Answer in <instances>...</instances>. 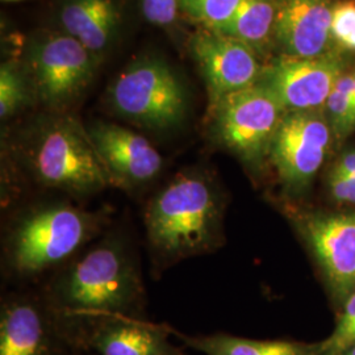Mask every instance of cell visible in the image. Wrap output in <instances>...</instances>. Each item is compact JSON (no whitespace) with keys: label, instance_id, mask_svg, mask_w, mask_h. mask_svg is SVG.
Instances as JSON below:
<instances>
[{"label":"cell","instance_id":"1","mask_svg":"<svg viewBox=\"0 0 355 355\" xmlns=\"http://www.w3.org/2000/svg\"><path fill=\"white\" fill-rule=\"evenodd\" d=\"M223 200L200 171L173 178L146 207L145 228L153 250L168 261L208 253L221 239Z\"/></svg>","mask_w":355,"mask_h":355},{"label":"cell","instance_id":"2","mask_svg":"<svg viewBox=\"0 0 355 355\" xmlns=\"http://www.w3.org/2000/svg\"><path fill=\"white\" fill-rule=\"evenodd\" d=\"M142 296L136 262L125 245L105 240L66 270L53 288V302L64 318L94 321L130 316Z\"/></svg>","mask_w":355,"mask_h":355},{"label":"cell","instance_id":"3","mask_svg":"<svg viewBox=\"0 0 355 355\" xmlns=\"http://www.w3.org/2000/svg\"><path fill=\"white\" fill-rule=\"evenodd\" d=\"M26 167L44 187L76 196L99 192L111 182L87 129L70 117H54L32 132Z\"/></svg>","mask_w":355,"mask_h":355},{"label":"cell","instance_id":"4","mask_svg":"<svg viewBox=\"0 0 355 355\" xmlns=\"http://www.w3.org/2000/svg\"><path fill=\"white\" fill-rule=\"evenodd\" d=\"M99 214L71 204L42 205L21 216L7 241L10 265L32 275L66 261L89 241L102 227Z\"/></svg>","mask_w":355,"mask_h":355},{"label":"cell","instance_id":"5","mask_svg":"<svg viewBox=\"0 0 355 355\" xmlns=\"http://www.w3.org/2000/svg\"><path fill=\"white\" fill-rule=\"evenodd\" d=\"M108 103L120 117L154 130L182 124L189 107L182 80L159 58H144L129 64L110 86Z\"/></svg>","mask_w":355,"mask_h":355},{"label":"cell","instance_id":"6","mask_svg":"<svg viewBox=\"0 0 355 355\" xmlns=\"http://www.w3.org/2000/svg\"><path fill=\"white\" fill-rule=\"evenodd\" d=\"M286 112L279 101L257 83L225 95L211 107L212 135L243 164L259 167Z\"/></svg>","mask_w":355,"mask_h":355},{"label":"cell","instance_id":"7","mask_svg":"<svg viewBox=\"0 0 355 355\" xmlns=\"http://www.w3.org/2000/svg\"><path fill=\"white\" fill-rule=\"evenodd\" d=\"M98 58L70 35H51L32 45L26 80L40 102L61 110L79 98L95 76Z\"/></svg>","mask_w":355,"mask_h":355},{"label":"cell","instance_id":"8","mask_svg":"<svg viewBox=\"0 0 355 355\" xmlns=\"http://www.w3.org/2000/svg\"><path fill=\"white\" fill-rule=\"evenodd\" d=\"M333 139L322 110L286 112L267 159L287 192L300 195L311 186L328 157Z\"/></svg>","mask_w":355,"mask_h":355},{"label":"cell","instance_id":"9","mask_svg":"<svg viewBox=\"0 0 355 355\" xmlns=\"http://www.w3.org/2000/svg\"><path fill=\"white\" fill-rule=\"evenodd\" d=\"M347 60L336 51L315 58L278 55L263 64L258 83L268 89L287 112L322 110Z\"/></svg>","mask_w":355,"mask_h":355},{"label":"cell","instance_id":"10","mask_svg":"<svg viewBox=\"0 0 355 355\" xmlns=\"http://www.w3.org/2000/svg\"><path fill=\"white\" fill-rule=\"evenodd\" d=\"M292 221L343 303L355 290V212H299Z\"/></svg>","mask_w":355,"mask_h":355},{"label":"cell","instance_id":"11","mask_svg":"<svg viewBox=\"0 0 355 355\" xmlns=\"http://www.w3.org/2000/svg\"><path fill=\"white\" fill-rule=\"evenodd\" d=\"M190 51L202 71L211 107L228 94L257 85L263 70L257 51L218 31L202 28L191 38Z\"/></svg>","mask_w":355,"mask_h":355},{"label":"cell","instance_id":"12","mask_svg":"<svg viewBox=\"0 0 355 355\" xmlns=\"http://www.w3.org/2000/svg\"><path fill=\"white\" fill-rule=\"evenodd\" d=\"M87 133L114 186L136 189L161 173V154L139 133L111 123H95Z\"/></svg>","mask_w":355,"mask_h":355},{"label":"cell","instance_id":"13","mask_svg":"<svg viewBox=\"0 0 355 355\" xmlns=\"http://www.w3.org/2000/svg\"><path fill=\"white\" fill-rule=\"evenodd\" d=\"M334 0H277L274 45L279 55L315 58L338 51L331 20Z\"/></svg>","mask_w":355,"mask_h":355},{"label":"cell","instance_id":"14","mask_svg":"<svg viewBox=\"0 0 355 355\" xmlns=\"http://www.w3.org/2000/svg\"><path fill=\"white\" fill-rule=\"evenodd\" d=\"M170 328L130 316H114L83 327L80 340L99 355H183L170 343Z\"/></svg>","mask_w":355,"mask_h":355},{"label":"cell","instance_id":"15","mask_svg":"<svg viewBox=\"0 0 355 355\" xmlns=\"http://www.w3.org/2000/svg\"><path fill=\"white\" fill-rule=\"evenodd\" d=\"M58 331L41 306L26 299L7 302L0 312V355H57Z\"/></svg>","mask_w":355,"mask_h":355},{"label":"cell","instance_id":"16","mask_svg":"<svg viewBox=\"0 0 355 355\" xmlns=\"http://www.w3.org/2000/svg\"><path fill=\"white\" fill-rule=\"evenodd\" d=\"M60 20L66 35L98 54L112 41L120 15L114 0H62Z\"/></svg>","mask_w":355,"mask_h":355},{"label":"cell","instance_id":"17","mask_svg":"<svg viewBox=\"0 0 355 355\" xmlns=\"http://www.w3.org/2000/svg\"><path fill=\"white\" fill-rule=\"evenodd\" d=\"M189 347L204 355H318L320 343L259 341L225 333L209 336H187L170 329Z\"/></svg>","mask_w":355,"mask_h":355},{"label":"cell","instance_id":"18","mask_svg":"<svg viewBox=\"0 0 355 355\" xmlns=\"http://www.w3.org/2000/svg\"><path fill=\"white\" fill-rule=\"evenodd\" d=\"M275 17L277 0H242L233 19L218 32L263 54L274 44Z\"/></svg>","mask_w":355,"mask_h":355},{"label":"cell","instance_id":"19","mask_svg":"<svg viewBox=\"0 0 355 355\" xmlns=\"http://www.w3.org/2000/svg\"><path fill=\"white\" fill-rule=\"evenodd\" d=\"M334 139H347L355 132V95L353 71L340 76L322 108Z\"/></svg>","mask_w":355,"mask_h":355},{"label":"cell","instance_id":"20","mask_svg":"<svg viewBox=\"0 0 355 355\" xmlns=\"http://www.w3.org/2000/svg\"><path fill=\"white\" fill-rule=\"evenodd\" d=\"M35 98L26 76L6 62L0 67V117L8 120L23 111Z\"/></svg>","mask_w":355,"mask_h":355},{"label":"cell","instance_id":"21","mask_svg":"<svg viewBox=\"0 0 355 355\" xmlns=\"http://www.w3.org/2000/svg\"><path fill=\"white\" fill-rule=\"evenodd\" d=\"M242 0H180V11L202 28L218 31L227 26Z\"/></svg>","mask_w":355,"mask_h":355},{"label":"cell","instance_id":"22","mask_svg":"<svg viewBox=\"0 0 355 355\" xmlns=\"http://www.w3.org/2000/svg\"><path fill=\"white\" fill-rule=\"evenodd\" d=\"M355 346V290L343 302L341 316L329 337L320 343L318 355H341Z\"/></svg>","mask_w":355,"mask_h":355},{"label":"cell","instance_id":"23","mask_svg":"<svg viewBox=\"0 0 355 355\" xmlns=\"http://www.w3.org/2000/svg\"><path fill=\"white\" fill-rule=\"evenodd\" d=\"M355 32V0L337 3L333 11L331 35L338 51L343 48Z\"/></svg>","mask_w":355,"mask_h":355},{"label":"cell","instance_id":"24","mask_svg":"<svg viewBox=\"0 0 355 355\" xmlns=\"http://www.w3.org/2000/svg\"><path fill=\"white\" fill-rule=\"evenodd\" d=\"M141 11L153 26H170L177 21L180 0H141Z\"/></svg>","mask_w":355,"mask_h":355},{"label":"cell","instance_id":"25","mask_svg":"<svg viewBox=\"0 0 355 355\" xmlns=\"http://www.w3.org/2000/svg\"><path fill=\"white\" fill-rule=\"evenodd\" d=\"M328 191L336 203L355 205V177L328 178Z\"/></svg>","mask_w":355,"mask_h":355},{"label":"cell","instance_id":"26","mask_svg":"<svg viewBox=\"0 0 355 355\" xmlns=\"http://www.w3.org/2000/svg\"><path fill=\"white\" fill-rule=\"evenodd\" d=\"M355 177V149L343 152L330 170L329 178Z\"/></svg>","mask_w":355,"mask_h":355},{"label":"cell","instance_id":"27","mask_svg":"<svg viewBox=\"0 0 355 355\" xmlns=\"http://www.w3.org/2000/svg\"><path fill=\"white\" fill-rule=\"evenodd\" d=\"M341 355H355V346H353V347H350L349 350H346L343 354Z\"/></svg>","mask_w":355,"mask_h":355},{"label":"cell","instance_id":"28","mask_svg":"<svg viewBox=\"0 0 355 355\" xmlns=\"http://www.w3.org/2000/svg\"><path fill=\"white\" fill-rule=\"evenodd\" d=\"M353 80H354V95H355V70L353 71Z\"/></svg>","mask_w":355,"mask_h":355},{"label":"cell","instance_id":"29","mask_svg":"<svg viewBox=\"0 0 355 355\" xmlns=\"http://www.w3.org/2000/svg\"><path fill=\"white\" fill-rule=\"evenodd\" d=\"M3 1H21V0H3Z\"/></svg>","mask_w":355,"mask_h":355}]
</instances>
